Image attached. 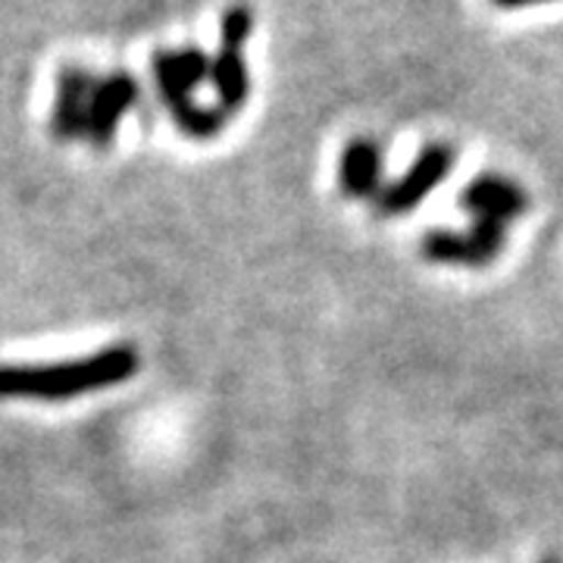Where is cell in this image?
Segmentation results:
<instances>
[{"label": "cell", "instance_id": "1", "mask_svg": "<svg viewBox=\"0 0 563 563\" xmlns=\"http://www.w3.org/2000/svg\"><path fill=\"white\" fill-rule=\"evenodd\" d=\"M139 347L110 344L98 354L63 363H7L0 366V401H69L135 379Z\"/></svg>", "mask_w": 563, "mask_h": 563}, {"label": "cell", "instance_id": "2", "mask_svg": "<svg viewBox=\"0 0 563 563\" xmlns=\"http://www.w3.org/2000/svg\"><path fill=\"white\" fill-rule=\"evenodd\" d=\"M454 161H457V154H454L451 144H444V141L426 144L417 154V161L407 166V173H404L401 179L383 185V191L373 198V210L383 220H395V217L413 213L451 176Z\"/></svg>", "mask_w": 563, "mask_h": 563}, {"label": "cell", "instance_id": "3", "mask_svg": "<svg viewBox=\"0 0 563 563\" xmlns=\"http://www.w3.org/2000/svg\"><path fill=\"white\" fill-rule=\"evenodd\" d=\"M507 242V225L498 222L473 220L466 232H448L435 229L422 235V257L439 266H466V269H483L504 251Z\"/></svg>", "mask_w": 563, "mask_h": 563}, {"label": "cell", "instance_id": "4", "mask_svg": "<svg viewBox=\"0 0 563 563\" xmlns=\"http://www.w3.org/2000/svg\"><path fill=\"white\" fill-rule=\"evenodd\" d=\"M151 73H154V85H157V95H161L169 120L176 122V129L185 139L213 141L229 125V113L225 110L198 103L195 95L173 76V69L166 63V51H154L151 54Z\"/></svg>", "mask_w": 563, "mask_h": 563}, {"label": "cell", "instance_id": "5", "mask_svg": "<svg viewBox=\"0 0 563 563\" xmlns=\"http://www.w3.org/2000/svg\"><path fill=\"white\" fill-rule=\"evenodd\" d=\"M139 79L132 73H107L101 79H95L91 88V101H88V120H85V141L95 151H107L117 132L120 122L125 120V113L139 103Z\"/></svg>", "mask_w": 563, "mask_h": 563}, {"label": "cell", "instance_id": "6", "mask_svg": "<svg viewBox=\"0 0 563 563\" xmlns=\"http://www.w3.org/2000/svg\"><path fill=\"white\" fill-rule=\"evenodd\" d=\"M95 76L85 66H63L54 88V107H51V135L60 144L85 139V120H88V101H91Z\"/></svg>", "mask_w": 563, "mask_h": 563}, {"label": "cell", "instance_id": "7", "mask_svg": "<svg viewBox=\"0 0 563 563\" xmlns=\"http://www.w3.org/2000/svg\"><path fill=\"white\" fill-rule=\"evenodd\" d=\"M461 203L463 210L473 213V220L507 225L529 210V195L514 179L488 173V176H479L463 188Z\"/></svg>", "mask_w": 563, "mask_h": 563}, {"label": "cell", "instance_id": "8", "mask_svg": "<svg viewBox=\"0 0 563 563\" xmlns=\"http://www.w3.org/2000/svg\"><path fill=\"white\" fill-rule=\"evenodd\" d=\"M383 147L369 135H357L344 144L339 161V188L351 201H373L383 191Z\"/></svg>", "mask_w": 563, "mask_h": 563}, {"label": "cell", "instance_id": "9", "mask_svg": "<svg viewBox=\"0 0 563 563\" xmlns=\"http://www.w3.org/2000/svg\"><path fill=\"white\" fill-rule=\"evenodd\" d=\"M210 85L217 88V107L229 117L242 110L251 98V69L244 63L242 51H217L210 57Z\"/></svg>", "mask_w": 563, "mask_h": 563}, {"label": "cell", "instance_id": "10", "mask_svg": "<svg viewBox=\"0 0 563 563\" xmlns=\"http://www.w3.org/2000/svg\"><path fill=\"white\" fill-rule=\"evenodd\" d=\"M254 29H257V16H254V10L247 3L225 7L220 16V47L244 54V44L254 38Z\"/></svg>", "mask_w": 563, "mask_h": 563}, {"label": "cell", "instance_id": "11", "mask_svg": "<svg viewBox=\"0 0 563 563\" xmlns=\"http://www.w3.org/2000/svg\"><path fill=\"white\" fill-rule=\"evenodd\" d=\"M166 63L173 69V76L195 95V88L210 81V54H203L201 47H179V51H166Z\"/></svg>", "mask_w": 563, "mask_h": 563}, {"label": "cell", "instance_id": "12", "mask_svg": "<svg viewBox=\"0 0 563 563\" xmlns=\"http://www.w3.org/2000/svg\"><path fill=\"white\" fill-rule=\"evenodd\" d=\"M501 10H523V7H536V3H548V0H495Z\"/></svg>", "mask_w": 563, "mask_h": 563}, {"label": "cell", "instance_id": "13", "mask_svg": "<svg viewBox=\"0 0 563 563\" xmlns=\"http://www.w3.org/2000/svg\"><path fill=\"white\" fill-rule=\"evenodd\" d=\"M542 563H561V561H554V558H548V561H542Z\"/></svg>", "mask_w": 563, "mask_h": 563}]
</instances>
